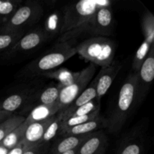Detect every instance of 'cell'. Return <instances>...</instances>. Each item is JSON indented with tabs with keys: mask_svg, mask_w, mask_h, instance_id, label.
I'll return each instance as SVG.
<instances>
[{
	"mask_svg": "<svg viewBox=\"0 0 154 154\" xmlns=\"http://www.w3.org/2000/svg\"><path fill=\"white\" fill-rule=\"evenodd\" d=\"M63 24V11L60 10L54 11L48 15L44 23V33L47 40L60 35Z\"/></svg>",
	"mask_w": 154,
	"mask_h": 154,
	"instance_id": "obj_19",
	"label": "cell"
},
{
	"mask_svg": "<svg viewBox=\"0 0 154 154\" xmlns=\"http://www.w3.org/2000/svg\"><path fill=\"white\" fill-rule=\"evenodd\" d=\"M47 41L42 28H36L29 31L8 50L5 51V56L10 57L17 54L27 52L35 49Z\"/></svg>",
	"mask_w": 154,
	"mask_h": 154,
	"instance_id": "obj_8",
	"label": "cell"
},
{
	"mask_svg": "<svg viewBox=\"0 0 154 154\" xmlns=\"http://www.w3.org/2000/svg\"><path fill=\"white\" fill-rule=\"evenodd\" d=\"M27 126H28L23 122L22 124L20 125L17 128L12 131L0 142V146L9 150L17 145L23 138Z\"/></svg>",
	"mask_w": 154,
	"mask_h": 154,
	"instance_id": "obj_22",
	"label": "cell"
},
{
	"mask_svg": "<svg viewBox=\"0 0 154 154\" xmlns=\"http://www.w3.org/2000/svg\"><path fill=\"white\" fill-rule=\"evenodd\" d=\"M96 70V66L93 63H90L88 66L80 72L77 79L72 84L62 88L57 101L60 111L67 108L85 90L90 81L93 79Z\"/></svg>",
	"mask_w": 154,
	"mask_h": 154,
	"instance_id": "obj_7",
	"label": "cell"
},
{
	"mask_svg": "<svg viewBox=\"0 0 154 154\" xmlns=\"http://www.w3.org/2000/svg\"><path fill=\"white\" fill-rule=\"evenodd\" d=\"M21 4L22 0L0 1V26L3 25L10 19Z\"/></svg>",
	"mask_w": 154,
	"mask_h": 154,
	"instance_id": "obj_24",
	"label": "cell"
},
{
	"mask_svg": "<svg viewBox=\"0 0 154 154\" xmlns=\"http://www.w3.org/2000/svg\"><path fill=\"white\" fill-rule=\"evenodd\" d=\"M62 88L63 87L57 83L48 86L44 89H39L34 95L31 102L29 104L26 110L29 108L32 109L38 105H51L57 102Z\"/></svg>",
	"mask_w": 154,
	"mask_h": 154,
	"instance_id": "obj_15",
	"label": "cell"
},
{
	"mask_svg": "<svg viewBox=\"0 0 154 154\" xmlns=\"http://www.w3.org/2000/svg\"><path fill=\"white\" fill-rule=\"evenodd\" d=\"M38 90L36 87H29L9 95L0 100V110L14 114L18 110L26 109Z\"/></svg>",
	"mask_w": 154,
	"mask_h": 154,
	"instance_id": "obj_10",
	"label": "cell"
},
{
	"mask_svg": "<svg viewBox=\"0 0 154 154\" xmlns=\"http://www.w3.org/2000/svg\"><path fill=\"white\" fill-rule=\"evenodd\" d=\"M14 114H12V113H9L7 112V111H1V110H0V123H1L2 122L5 121V120H7L8 118L11 117V116H13Z\"/></svg>",
	"mask_w": 154,
	"mask_h": 154,
	"instance_id": "obj_33",
	"label": "cell"
},
{
	"mask_svg": "<svg viewBox=\"0 0 154 154\" xmlns=\"http://www.w3.org/2000/svg\"><path fill=\"white\" fill-rule=\"evenodd\" d=\"M152 45H150V44L145 40H144V42L141 43V45H140L138 49L137 50L136 53H135V57H134L133 58V61H132V72L138 73V70H139L140 68H141V65H142V63H144V61L145 60L146 57L148 55L150 47H151Z\"/></svg>",
	"mask_w": 154,
	"mask_h": 154,
	"instance_id": "obj_28",
	"label": "cell"
},
{
	"mask_svg": "<svg viewBox=\"0 0 154 154\" xmlns=\"http://www.w3.org/2000/svg\"><path fill=\"white\" fill-rule=\"evenodd\" d=\"M138 94V76L136 72L128 75L120 87L116 105L110 114L108 128L111 133H117L121 130L129 117L131 111L137 102Z\"/></svg>",
	"mask_w": 154,
	"mask_h": 154,
	"instance_id": "obj_1",
	"label": "cell"
},
{
	"mask_svg": "<svg viewBox=\"0 0 154 154\" xmlns=\"http://www.w3.org/2000/svg\"><path fill=\"white\" fill-rule=\"evenodd\" d=\"M54 117L43 120V121L36 122L29 124L26 129L23 141L29 147H33L36 144L41 143L42 138L51 122L54 120Z\"/></svg>",
	"mask_w": 154,
	"mask_h": 154,
	"instance_id": "obj_17",
	"label": "cell"
},
{
	"mask_svg": "<svg viewBox=\"0 0 154 154\" xmlns=\"http://www.w3.org/2000/svg\"><path fill=\"white\" fill-rule=\"evenodd\" d=\"M123 66L118 60H114L111 64L106 67L101 68L97 75L96 99L101 102L102 98L108 93L114 79L120 72Z\"/></svg>",
	"mask_w": 154,
	"mask_h": 154,
	"instance_id": "obj_11",
	"label": "cell"
},
{
	"mask_svg": "<svg viewBox=\"0 0 154 154\" xmlns=\"http://www.w3.org/2000/svg\"><path fill=\"white\" fill-rule=\"evenodd\" d=\"M44 9L37 1L28 0L19 6L10 19L0 26V34L17 32L38 21L43 14Z\"/></svg>",
	"mask_w": 154,
	"mask_h": 154,
	"instance_id": "obj_6",
	"label": "cell"
},
{
	"mask_svg": "<svg viewBox=\"0 0 154 154\" xmlns=\"http://www.w3.org/2000/svg\"><path fill=\"white\" fill-rule=\"evenodd\" d=\"M77 54L95 66L106 67L114 60L116 45L108 37L87 38L76 46Z\"/></svg>",
	"mask_w": 154,
	"mask_h": 154,
	"instance_id": "obj_4",
	"label": "cell"
},
{
	"mask_svg": "<svg viewBox=\"0 0 154 154\" xmlns=\"http://www.w3.org/2000/svg\"><path fill=\"white\" fill-rule=\"evenodd\" d=\"M61 154H76V150H71V151L66 152V153H61Z\"/></svg>",
	"mask_w": 154,
	"mask_h": 154,
	"instance_id": "obj_35",
	"label": "cell"
},
{
	"mask_svg": "<svg viewBox=\"0 0 154 154\" xmlns=\"http://www.w3.org/2000/svg\"><path fill=\"white\" fill-rule=\"evenodd\" d=\"M144 40L150 45H154V16L150 11H146L141 21Z\"/></svg>",
	"mask_w": 154,
	"mask_h": 154,
	"instance_id": "obj_26",
	"label": "cell"
},
{
	"mask_svg": "<svg viewBox=\"0 0 154 154\" xmlns=\"http://www.w3.org/2000/svg\"><path fill=\"white\" fill-rule=\"evenodd\" d=\"M24 34V31L17 32L0 34V53L11 48Z\"/></svg>",
	"mask_w": 154,
	"mask_h": 154,
	"instance_id": "obj_30",
	"label": "cell"
},
{
	"mask_svg": "<svg viewBox=\"0 0 154 154\" xmlns=\"http://www.w3.org/2000/svg\"><path fill=\"white\" fill-rule=\"evenodd\" d=\"M79 74L80 72H74L66 68H60L43 74L42 76L50 79L56 80L58 81L59 84H60L63 87H65L72 84L77 79Z\"/></svg>",
	"mask_w": 154,
	"mask_h": 154,
	"instance_id": "obj_21",
	"label": "cell"
},
{
	"mask_svg": "<svg viewBox=\"0 0 154 154\" xmlns=\"http://www.w3.org/2000/svg\"><path fill=\"white\" fill-rule=\"evenodd\" d=\"M90 134L63 135V136L57 137L53 141V142L51 143L48 154H61L71 150H76Z\"/></svg>",
	"mask_w": 154,
	"mask_h": 154,
	"instance_id": "obj_13",
	"label": "cell"
},
{
	"mask_svg": "<svg viewBox=\"0 0 154 154\" xmlns=\"http://www.w3.org/2000/svg\"><path fill=\"white\" fill-rule=\"evenodd\" d=\"M76 39L58 42L42 57L29 63L23 71L28 77L42 76L43 74L54 70L77 54Z\"/></svg>",
	"mask_w": 154,
	"mask_h": 154,
	"instance_id": "obj_2",
	"label": "cell"
},
{
	"mask_svg": "<svg viewBox=\"0 0 154 154\" xmlns=\"http://www.w3.org/2000/svg\"><path fill=\"white\" fill-rule=\"evenodd\" d=\"M138 94L137 102H141L151 86L154 78V45L150 47L148 55L137 73Z\"/></svg>",
	"mask_w": 154,
	"mask_h": 154,
	"instance_id": "obj_9",
	"label": "cell"
},
{
	"mask_svg": "<svg viewBox=\"0 0 154 154\" xmlns=\"http://www.w3.org/2000/svg\"><path fill=\"white\" fill-rule=\"evenodd\" d=\"M100 108L101 102H99V101L95 99L93 100H92L91 102H88V103L85 104V105L77 108L73 112L71 113L66 119L71 117H78V116L87 115V114H91V113L95 112V111H99V110H100Z\"/></svg>",
	"mask_w": 154,
	"mask_h": 154,
	"instance_id": "obj_29",
	"label": "cell"
},
{
	"mask_svg": "<svg viewBox=\"0 0 154 154\" xmlns=\"http://www.w3.org/2000/svg\"><path fill=\"white\" fill-rule=\"evenodd\" d=\"M108 139L102 130L90 134L76 149V154H105Z\"/></svg>",
	"mask_w": 154,
	"mask_h": 154,
	"instance_id": "obj_12",
	"label": "cell"
},
{
	"mask_svg": "<svg viewBox=\"0 0 154 154\" xmlns=\"http://www.w3.org/2000/svg\"><path fill=\"white\" fill-rule=\"evenodd\" d=\"M103 128H108V120H107V118H105L103 116L100 114L93 120L66 129L63 132H61L59 136L90 134L96 131L101 130Z\"/></svg>",
	"mask_w": 154,
	"mask_h": 154,
	"instance_id": "obj_16",
	"label": "cell"
},
{
	"mask_svg": "<svg viewBox=\"0 0 154 154\" xmlns=\"http://www.w3.org/2000/svg\"><path fill=\"white\" fill-rule=\"evenodd\" d=\"M96 83H97V75L90 81L85 90L63 111L58 112L59 116L62 118V120H65L69 114L73 112L75 110L92 100L96 99Z\"/></svg>",
	"mask_w": 154,
	"mask_h": 154,
	"instance_id": "obj_14",
	"label": "cell"
},
{
	"mask_svg": "<svg viewBox=\"0 0 154 154\" xmlns=\"http://www.w3.org/2000/svg\"><path fill=\"white\" fill-rule=\"evenodd\" d=\"M62 118L59 116L58 113L54 116V120L48 126L42 138L41 143H51L57 137L59 136L61 129Z\"/></svg>",
	"mask_w": 154,
	"mask_h": 154,
	"instance_id": "obj_27",
	"label": "cell"
},
{
	"mask_svg": "<svg viewBox=\"0 0 154 154\" xmlns=\"http://www.w3.org/2000/svg\"><path fill=\"white\" fill-rule=\"evenodd\" d=\"M24 121H25V117L23 116L14 114L7 120L2 122L0 123V142L12 131L22 124Z\"/></svg>",
	"mask_w": 154,
	"mask_h": 154,
	"instance_id": "obj_23",
	"label": "cell"
},
{
	"mask_svg": "<svg viewBox=\"0 0 154 154\" xmlns=\"http://www.w3.org/2000/svg\"><path fill=\"white\" fill-rule=\"evenodd\" d=\"M114 24V15L111 6L99 9L92 17L91 19L82 26L77 29L60 36L58 42L76 39L82 35H90L93 37H107L112 33Z\"/></svg>",
	"mask_w": 154,
	"mask_h": 154,
	"instance_id": "obj_5",
	"label": "cell"
},
{
	"mask_svg": "<svg viewBox=\"0 0 154 154\" xmlns=\"http://www.w3.org/2000/svg\"><path fill=\"white\" fill-rule=\"evenodd\" d=\"M109 0H81L64 8L60 36L77 29L88 22L99 9L111 6Z\"/></svg>",
	"mask_w": 154,
	"mask_h": 154,
	"instance_id": "obj_3",
	"label": "cell"
},
{
	"mask_svg": "<svg viewBox=\"0 0 154 154\" xmlns=\"http://www.w3.org/2000/svg\"><path fill=\"white\" fill-rule=\"evenodd\" d=\"M99 115H100V110L91 113V114H87V115L78 116V117H71L66 119V120H62L61 129H60V134L63 132V131L66 130V129H69V128L78 126V125H81L82 123H86V122L93 120V119L96 118ZM60 134H59V135H60Z\"/></svg>",
	"mask_w": 154,
	"mask_h": 154,
	"instance_id": "obj_25",
	"label": "cell"
},
{
	"mask_svg": "<svg viewBox=\"0 0 154 154\" xmlns=\"http://www.w3.org/2000/svg\"><path fill=\"white\" fill-rule=\"evenodd\" d=\"M30 147H29L28 145H26L22 140L17 145L9 150L8 153L7 154H23L24 152L28 150L29 148H30Z\"/></svg>",
	"mask_w": 154,
	"mask_h": 154,
	"instance_id": "obj_32",
	"label": "cell"
},
{
	"mask_svg": "<svg viewBox=\"0 0 154 154\" xmlns=\"http://www.w3.org/2000/svg\"><path fill=\"white\" fill-rule=\"evenodd\" d=\"M51 143H39L26 150L23 154H48Z\"/></svg>",
	"mask_w": 154,
	"mask_h": 154,
	"instance_id": "obj_31",
	"label": "cell"
},
{
	"mask_svg": "<svg viewBox=\"0 0 154 154\" xmlns=\"http://www.w3.org/2000/svg\"><path fill=\"white\" fill-rule=\"evenodd\" d=\"M142 138L136 134L129 135L120 144L117 154H143L144 142Z\"/></svg>",
	"mask_w": 154,
	"mask_h": 154,
	"instance_id": "obj_20",
	"label": "cell"
},
{
	"mask_svg": "<svg viewBox=\"0 0 154 154\" xmlns=\"http://www.w3.org/2000/svg\"><path fill=\"white\" fill-rule=\"evenodd\" d=\"M9 150L8 149L5 148V147L0 146V154H7L8 153Z\"/></svg>",
	"mask_w": 154,
	"mask_h": 154,
	"instance_id": "obj_34",
	"label": "cell"
},
{
	"mask_svg": "<svg viewBox=\"0 0 154 154\" xmlns=\"http://www.w3.org/2000/svg\"><path fill=\"white\" fill-rule=\"evenodd\" d=\"M60 111L58 102L51 105H38L31 110L27 117H25L24 123L29 126L33 123L43 121L55 116Z\"/></svg>",
	"mask_w": 154,
	"mask_h": 154,
	"instance_id": "obj_18",
	"label": "cell"
}]
</instances>
